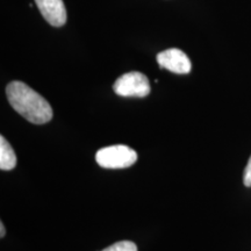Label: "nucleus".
Returning <instances> with one entry per match:
<instances>
[{"instance_id":"1","label":"nucleus","mask_w":251,"mask_h":251,"mask_svg":"<svg viewBox=\"0 0 251 251\" xmlns=\"http://www.w3.org/2000/svg\"><path fill=\"white\" fill-rule=\"evenodd\" d=\"M9 105L34 125H45L52 119V108L41 94L23 81H11L6 87Z\"/></svg>"},{"instance_id":"5","label":"nucleus","mask_w":251,"mask_h":251,"mask_svg":"<svg viewBox=\"0 0 251 251\" xmlns=\"http://www.w3.org/2000/svg\"><path fill=\"white\" fill-rule=\"evenodd\" d=\"M40 13L49 25L62 27L67 23V9L63 0H35Z\"/></svg>"},{"instance_id":"9","label":"nucleus","mask_w":251,"mask_h":251,"mask_svg":"<svg viewBox=\"0 0 251 251\" xmlns=\"http://www.w3.org/2000/svg\"><path fill=\"white\" fill-rule=\"evenodd\" d=\"M6 234V229H5V226L2 222H0V237H4Z\"/></svg>"},{"instance_id":"3","label":"nucleus","mask_w":251,"mask_h":251,"mask_svg":"<svg viewBox=\"0 0 251 251\" xmlns=\"http://www.w3.org/2000/svg\"><path fill=\"white\" fill-rule=\"evenodd\" d=\"M113 90L120 97L144 98L150 93V83L146 75L133 71L118 78L113 85Z\"/></svg>"},{"instance_id":"6","label":"nucleus","mask_w":251,"mask_h":251,"mask_svg":"<svg viewBox=\"0 0 251 251\" xmlns=\"http://www.w3.org/2000/svg\"><path fill=\"white\" fill-rule=\"evenodd\" d=\"M17 166V156L4 136H0V169L4 171L13 170Z\"/></svg>"},{"instance_id":"8","label":"nucleus","mask_w":251,"mask_h":251,"mask_svg":"<svg viewBox=\"0 0 251 251\" xmlns=\"http://www.w3.org/2000/svg\"><path fill=\"white\" fill-rule=\"evenodd\" d=\"M243 184L246 185L247 187H251V156H250L249 161H248L246 169H244Z\"/></svg>"},{"instance_id":"2","label":"nucleus","mask_w":251,"mask_h":251,"mask_svg":"<svg viewBox=\"0 0 251 251\" xmlns=\"http://www.w3.org/2000/svg\"><path fill=\"white\" fill-rule=\"evenodd\" d=\"M96 161L103 169H126L136 163L137 153L128 146L117 144L98 150Z\"/></svg>"},{"instance_id":"4","label":"nucleus","mask_w":251,"mask_h":251,"mask_svg":"<svg viewBox=\"0 0 251 251\" xmlns=\"http://www.w3.org/2000/svg\"><path fill=\"white\" fill-rule=\"evenodd\" d=\"M157 63L161 69L174 72L177 75H187L192 70V63L180 49L171 48L157 55Z\"/></svg>"},{"instance_id":"7","label":"nucleus","mask_w":251,"mask_h":251,"mask_svg":"<svg viewBox=\"0 0 251 251\" xmlns=\"http://www.w3.org/2000/svg\"><path fill=\"white\" fill-rule=\"evenodd\" d=\"M102 251H137V247L134 242L130 241H120L112 246H109Z\"/></svg>"}]
</instances>
